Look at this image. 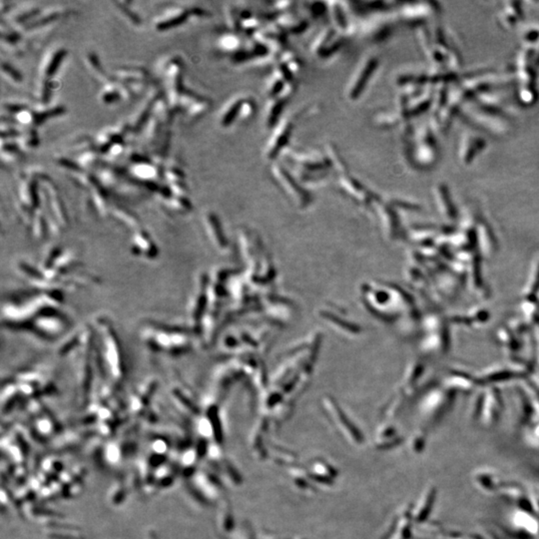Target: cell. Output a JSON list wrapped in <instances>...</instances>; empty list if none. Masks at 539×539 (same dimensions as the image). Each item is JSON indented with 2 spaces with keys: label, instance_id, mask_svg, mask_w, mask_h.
<instances>
[{
  "label": "cell",
  "instance_id": "obj_1",
  "mask_svg": "<svg viewBox=\"0 0 539 539\" xmlns=\"http://www.w3.org/2000/svg\"><path fill=\"white\" fill-rule=\"evenodd\" d=\"M95 365L101 375L120 386L126 375L121 341L110 319L100 316L95 319Z\"/></svg>",
  "mask_w": 539,
  "mask_h": 539
},
{
  "label": "cell",
  "instance_id": "obj_2",
  "mask_svg": "<svg viewBox=\"0 0 539 539\" xmlns=\"http://www.w3.org/2000/svg\"><path fill=\"white\" fill-rule=\"evenodd\" d=\"M143 342L154 353L179 356L191 351L190 331L177 325L149 321L141 329Z\"/></svg>",
  "mask_w": 539,
  "mask_h": 539
},
{
  "label": "cell",
  "instance_id": "obj_3",
  "mask_svg": "<svg viewBox=\"0 0 539 539\" xmlns=\"http://www.w3.org/2000/svg\"><path fill=\"white\" fill-rule=\"evenodd\" d=\"M40 198L37 189V180L26 176L19 183L18 186V208L21 215L29 223L36 212L39 211Z\"/></svg>",
  "mask_w": 539,
  "mask_h": 539
},
{
  "label": "cell",
  "instance_id": "obj_4",
  "mask_svg": "<svg viewBox=\"0 0 539 539\" xmlns=\"http://www.w3.org/2000/svg\"><path fill=\"white\" fill-rule=\"evenodd\" d=\"M168 104L172 111L178 110L179 100L185 91L183 86V66L179 59H172L164 69Z\"/></svg>",
  "mask_w": 539,
  "mask_h": 539
},
{
  "label": "cell",
  "instance_id": "obj_5",
  "mask_svg": "<svg viewBox=\"0 0 539 539\" xmlns=\"http://www.w3.org/2000/svg\"><path fill=\"white\" fill-rule=\"evenodd\" d=\"M378 67V60L374 56L366 58L358 66L348 85L347 96L350 100H357L367 89L369 82Z\"/></svg>",
  "mask_w": 539,
  "mask_h": 539
},
{
  "label": "cell",
  "instance_id": "obj_6",
  "mask_svg": "<svg viewBox=\"0 0 539 539\" xmlns=\"http://www.w3.org/2000/svg\"><path fill=\"white\" fill-rule=\"evenodd\" d=\"M272 172L276 181L283 187V189L293 198L297 204L305 206L311 202V196L304 187L299 185L295 176L289 172L283 165L274 164Z\"/></svg>",
  "mask_w": 539,
  "mask_h": 539
},
{
  "label": "cell",
  "instance_id": "obj_7",
  "mask_svg": "<svg viewBox=\"0 0 539 539\" xmlns=\"http://www.w3.org/2000/svg\"><path fill=\"white\" fill-rule=\"evenodd\" d=\"M293 130L294 125L290 119L283 120L281 124L275 128V131L265 148V156L267 159H275L279 153L286 147Z\"/></svg>",
  "mask_w": 539,
  "mask_h": 539
},
{
  "label": "cell",
  "instance_id": "obj_8",
  "mask_svg": "<svg viewBox=\"0 0 539 539\" xmlns=\"http://www.w3.org/2000/svg\"><path fill=\"white\" fill-rule=\"evenodd\" d=\"M338 184L348 195L356 199L357 201L368 203L369 201H372L371 199L374 198V195H372L357 179L351 176L349 172L339 174Z\"/></svg>",
  "mask_w": 539,
  "mask_h": 539
},
{
  "label": "cell",
  "instance_id": "obj_9",
  "mask_svg": "<svg viewBox=\"0 0 539 539\" xmlns=\"http://www.w3.org/2000/svg\"><path fill=\"white\" fill-rule=\"evenodd\" d=\"M132 251L137 257L154 260L158 257V249L151 236L145 230L138 229L133 237Z\"/></svg>",
  "mask_w": 539,
  "mask_h": 539
},
{
  "label": "cell",
  "instance_id": "obj_10",
  "mask_svg": "<svg viewBox=\"0 0 539 539\" xmlns=\"http://www.w3.org/2000/svg\"><path fill=\"white\" fill-rule=\"evenodd\" d=\"M160 97L161 96H159V93L153 92L145 99V101L139 106V108L136 111L137 113H135L132 119V122L129 124L131 127V131L139 132L145 127L148 120L152 116L154 106Z\"/></svg>",
  "mask_w": 539,
  "mask_h": 539
},
{
  "label": "cell",
  "instance_id": "obj_11",
  "mask_svg": "<svg viewBox=\"0 0 539 539\" xmlns=\"http://www.w3.org/2000/svg\"><path fill=\"white\" fill-rule=\"evenodd\" d=\"M189 15L190 12L181 7H173L167 9L158 17L155 24L156 29L159 31H164L177 27L184 23Z\"/></svg>",
  "mask_w": 539,
  "mask_h": 539
},
{
  "label": "cell",
  "instance_id": "obj_12",
  "mask_svg": "<svg viewBox=\"0 0 539 539\" xmlns=\"http://www.w3.org/2000/svg\"><path fill=\"white\" fill-rule=\"evenodd\" d=\"M115 80L125 84L147 82L148 72L138 66H123L119 67L114 71Z\"/></svg>",
  "mask_w": 539,
  "mask_h": 539
},
{
  "label": "cell",
  "instance_id": "obj_13",
  "mask_svg": "<svg viewBox=\"0 0 539 539\" xmlns=\"http://www.w3.org/2000/svg\"><path fill=\"white\" fill-rule=\"evenodd\" d=\"M247 98L238 97L233 99L223 111L220 123L223 127H229L237 119H241V113Z\"/></svg>",
  "mask_w": 539,
  "mask_h": 539
},
{
  "label": "cell",
  "instance_id": "obj_14",
  "mask_svg": "<svg viewBox=\"0 0 539 539\" xmlns=\"http://www.w3.org/2000/svg\"><path fill=\"white\" fill-rule=\"evenodd\" d=\"M110 214L119 223L125 225L128 228L138 229L140 225L138 217L129 209H125V207L123 206H120L118 204L111 205Z\"/></svg>",
  "mask_w": 539,
  "mask_h": 539
},
{
  "label": "cell",
  "instance_id": "obj_15",
  "mask_svg": "<svg viewBox=\"0 0 539 539\" xmlns=\"http://www.w3.org/2000/svg\"><path fill=\"white\" fill-rule=\"evenodd\" d=\"M162 206L169 212L176 214H185L186 212H189L192 208V205L187 197L177 196L174 194L171 198L162 200Z\"/></svg>",
  "mask_w": 539,
  "mask_h": 539
},
{
  "label": "cell",
  "instance_id": "obj_16",
  "mask_svg": "<svg viewBox=\"0 0 539 539\" xmlns=\"http://www.w3.org/2000/svg\"><path fill=\"white\" fill-rule=\"evenodd\" d=\"M65 55H66V50L63 48L57 49L56 51H54L52 54L49 55V57L45 60L44 64L42 66L43 78L49 79L56 73Z\"/></svg>",
  "mask_w": 539,
  "mask_h": 539
},
{
  "label": "cell",
  "instance_id": "obj_17",
  "mask_svg": "<svg viewBox=\"0 0 539 539\" xmlns=\"http://www.w3.org/2000/svg\"><path fill=\"white\" fill-rule=\"evenodd\" d=\"M284 106H285L284 96L271 98V102L267 107V113H266L267 127H273L277 123L279 116L281 115Z\"/></svg>",
  "mask_w": 539,
  "mask_h": 539
},
{
  "label": "cell",
  "instance_id": "obj_18",
  "mask_svg": "<svg viewBox=\"0 0 539 539\" xmlns=\"http://www.w3.org/2000/svg\"><path fill=\"white\" fill-rule=\"evenodd\" d=\"M31 227H32L33 235L40 240L44 239L47 236L48 232L50 231L48 219L42 212L40 211L36 212V214L34 215Z\"/></svg>",
  "mask_w": 539,
  "mask_h": 539
},
{
  "label": "cell",
  "instance_id": "obj_19",
  "mask_svg": "<svg viewBox=\"0 0 539 539\" xmlns=\"http://www.w3.org/2000/svg\"><path fill=\"white\" fill-rule=\"evenodd\" d=\"M211 102L209 99L200 97L186 110V116L190 121H195L201 118L210 108Z\"/></svg>",
  "mask_w": 539,
  "mask_h": 539
},
{
  "label": "cell",
  "instance_id": "obj_20",
  "mask_svg": "<svg viewBox=\"0 0 539 539\" xmlns=\"http://www.w3.org/2000/svg\"><path fill=\"white\" fill-rule=\"evenodd\" d=\"M94 143L92 141V139L88 136H81L79 137L77 139H75L74 141H72V143H70L67 148H66V151L68 154L72 155H77V157L79 155H81L89 150H93L94 148Z\"/></svg>",
  "mask_w": 539,
  "mask_h": 539
},
{
  "label": "cell",
  "instance_id": "obj_21",
  "mask_svg": "<svg viewBox=\"0 0 539 539\" xmlns=\"http://www.w3.org/2000/svg\"><path fill=\"white\" fill-rule=\"evenodd\" d=\"M165 123L161 121L158 117L152 114L148 122L146 123L144 129H145V137L149 143H154L158 137L161 134V129Z\"/></svg>",
  "mask_w": 539,
  "mask_h": 539
},
{
  "label": "cell",
  "instance_id": "obj_22",
  "mask_svg": "<svg viewBox=\"0 0 539 539\" xmlns=\"http://www.w3.org/2000/svg\"><path fill=\"white\" fill-rule=\"evenodd\" d=\"M121 98H122V95H121V92H120L119 84H118V82L116 81V80H112L111 82H109L105 86V88H104V90L101 94V100H102V102L105 103V104H110V103L117 102Z\"/></svg>",
  "mask_w": 539,
  "mask_h": 539
},
{
  "label": "cell",
  "instance_id": "obj_23",
  "mask_svg": "<svg viewBox=\"0 0 539 539\" xmlns=\"http://www.w3.org/2000/svg\"><path fill=\"white\" fill-rule=\"evenodd\" d=\"M1 152H2L3 161H6L9 164L17 162L18 160L22 157V153L19 146L13 142L2 143Z\"/></svg>",
  "mask_w": 539,
  "mask_h": 539
},
{
  "label": "cell",
  "instance_id": "obj_24",
  "mask_svg": "<svg viewBox=\"0 0 539 539\" xmlns=\"http://www.w3.org/2000/svg\"><path fill=\"white\" fill-rule=\"evenodd\" d=\"M51 91H52V86H51L49 79L42 78L36 86L35 93H36V97L38 98L39 101L41 102L42 104H45V103L49 102L50 97H51Z\"/></svg>",
  "mask_w": 539,
  "mask_h": 539
},
{
  "label": "cell",
  "instance_id": "obj_25",
  "mask_svg": "<svg viewBox=\"0 0 539 539\" xmlns=\"http://www.w3.org/2000/svg\"><path fill=\"white\" fill-rule=\"evenodd\" d=\"M34 113H35V125H41L48 118L56 117L65 113V108L62 106H57V107L46 109L44 111H38Z\"/></svg>",
  "mask_w": 539,
  "mask_h": 539
},
{
  "label": "cell",
  "instance_id": "obj_26",
  "mask_svg": "<svg viewBox=\"0 0 539 539\" xmlns=\"http://www.w3.org/2000/svg\"><path fill=\"white\" fill-rule=\"evenodd\" d=\"M78 161H77V164L81 167L83 170L86 169V168H93L96 166L97 162H98V154L96 151L94 150H89L81 155H79L77 157Z\"/></svg>",
  "mask_w": 539,
  "mask_h": 539
},
{
  "label": "cell",
  "instance_id": "obj_27",
  "mask_svg": "<svg viewBox=\"0 0 539 539\" xmlns=\"http://www.w3.org/2000/svg\"><path fill=\"white\" fill-rule=\"evenodd\" d=\"M87 63L89 64L90 70L96 75L98 79H104L107 80L108 76L105 74V71L103 70L101 64H100L99 59L95 53H89L87 54Z\"/></svg>",
  "mask_w": 539,
  "mask_h": 539
},
{
  "label": "cell",
  "instance_id": "obj_28",
  "mask_svg": "<svg viewBox=\"0 0 539 539\" xmlns=\"http://www.w3.org/2000/svg\"><path fill=\"white\" fill-rule=\"evenodd\" d=\"M15 120L17 123H21L24 126H28L32 123L35 124V113L26 108L15 115Z\"/></svg>",
  "mask_w": 539,
  "mask_h": 539
},
{
  "label": "cell",
  "instance_id": "obj_29",
  "mask_svg": "<svg viewBox=\"0 0 539 539\" xmlns=\"http://www.w3.org/2000/svg\"><path fill=\"white\" fill-rule=\"evenodd\" d=\"M20 138H21V142L23 143V145L27 148H35L39 143L37 133L34 129H31L26 133L21 134Z\"/></svg>",
  "mask_w": 539,
  "mask_h": 539
},
{
  "label": "cell",
  "instance_id": "obj_30",
  "mask_svg": "<svg viewBox=\"0 0 539 539\" xmlns=\"http://www.w3.org/2000/svg\"><path fill=\"white\" fill-rule=\"evenodd\" d=\"M332 9H333V15H334L333 17L335 19L336 26L341 30H346L348 28V22L343 9L338 6H335Z\"/></svg>",
  "mask_w": 539,
  "mask_h": 539
},
{
  "label": "cell",
  "instance_id": "obj_31",
  "mask_svg": "<svg viewBox=\"0 0 539 539\" xmlns=\"http://www.w3.org/2000/svg\"><path fill=\"white\" fill-rule=\"evenodd\" d=\"M38 13H39V9L33 7V8L19 12L18 14H15L14 17H13V21L18 23V24H21V23L25 22L26 20L32 18L33 16H36Z\"/></svg>",
  "mask_w": 539,
  "mask_h": 539
},
{
  "label": "cell",
  "instance_id": "obj_32",
  "mask_svg": "<svg viewBox=\"0 0 539 539\" xmlns=\"http://www.w3.org/2000/svg\"><path fill=\"white\" fill-rule=\"evenodd\" d=\"M2 71L4 74H6L10 79H12L15 82H20L22 80V76L14 67L7 63H2Z\"/></svg>",
  "mask_w": 539,
  "mask_h": 539
},
{
  "label": "cell",
  "instance_id": "obj_33",
  "mask_svg": "<svg viewBox=\"0 0 539 539\" xmlns=\"http://www.w3.org/2000/svg\"><path fill=\"white\" fill-rule=\"evenodd\" d=\"M237 43H238L237 38L233 35L223 36L221 38V40H220V46H221L223 49H226V50L234 49V47L238 46Z\"/></svg>",
  "mask_w": 539,
  "mask_h": 539
},
{
  "label": "cell",
  "instance_id": "obj_34",
  "mask_svg": "<svg viewBox=\"0 0 539 539\" xmlns=\"http://www.w3.org/2000/svg\"><path fill=\"white\" fill-rule=\"evenodd\" d=\"M117 4H118V6H119V9L123 12L124 15H126V16L129 18V20H130V21H131L132 23H134L135 25H139L140 23H141V20H140V18H139L135 13H133V12L130 10L129 7L127 8L126 6H124L122 3H120V2L117 3Z\"/></svg>",
  "mask_w": 539,
  "mask_h": 539
},
{
  "label": "cell",
  "instance_id": "obj_35",
  "mask_svg": "<svg viewBox=\"0 0 539 539\" xmlns=\"http://www.w3.org/2000/svg\"><path fill=\"white\" fill-rule=\"evenodd\" d=\"M3 107L7 112L15 115L27 108L25 105H22V104H11V103H6L3 105Z\"/></svg>",
  "mask_w": 539,
  "mask_h": 539
},
{
  "label": "cell",
  "instance_id": "obj_36",
  "mask_svg": "<svg viewBox=\"0 0 539 539\" xmlns=\"http://www.w3.org/2000/svg\"><path fill=\"white\" fill-rule=\"evenodd\" d=\"M123 150H124L123 143H117L111 147V149L107 152V154H109L112 157H118L119 155L122 154Z\"/></svg>",
  "mask_w": 539,
  "mask_h": 539
}]
</instances>
